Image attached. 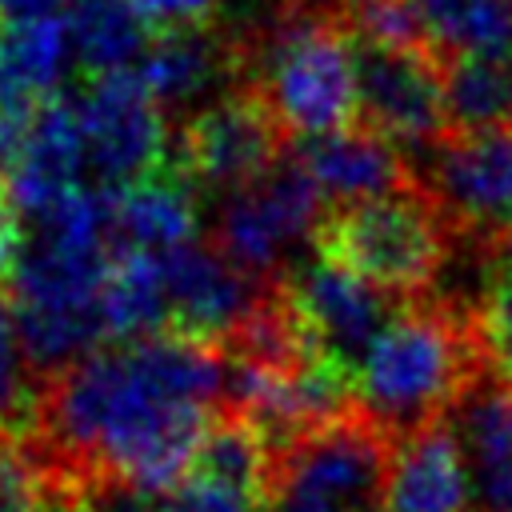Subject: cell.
I'll return each instance as SVG.
<instances>
[{"mask_svg": "<svg viewBox=\"0 0 512 512\" xmlns=\"http://www.w3.org/2000/svg\"><path fill=\"white\" fill-rule=\"evenodd\" d=\"M224 348L156 332L108 340L44 376L32 440L72 480L172 488L224 408Z\"/></svg>", "mask_w": 512, "mask_h": 512, "instance_id": "cell-1", "label": "cell"}, {"mask_svg": "<svg viewBox=\"0 0 512 512\" xmlns=\"http://www.w3.org/2000/svg\"><path fill=\"white\" fill-rule=\"evenodd\" d=\"M488 368L472 304L424 292L404 300L368 348L356 372V404L400 444L448 420Z\"/></svg>", "mask_w": 512, "mask_h": 512, "instance_id": "cell-2", "label": "cell"}, {"mask_svg": "<svg viewBox=\"0 0 512 512\" xmlns=\"http://www.w3.org/2000/svg\"><path fill=\"white\" fill-rule=\"evenodd\" d=\"M236 88H256L288 140L356 124L360 88L348 20L272 12L268 24L240 28Z\"/></svg>", "mask_w": 512, "mask_h": 512, "instance_id": "cell-3", "label": "cell"}, {"mask_svg": "<svg viewBox=\"0 0 512 512\" xmlns=\"http://www.w3.org/2000/svg\"><path fill=\"white\" fill-rule=\"evenodd\" d=\"M452 224L440 200L420 180L416 188L332 204L312 228V252L332 260L388 296L412 300L436 292V276L452 256Z\"/></svg>", "mask_w": 512, "mask_h": 512, "instance_id": "cell-4", "label": "cell"}, {"mask_svg": "<svg viewBox=\"0 0 512 512\" xmlns=\"http://www.w3.org/2000/svg\"><path fill=\"white\" fill-rule=\"evenodd\" d=\"M396 440L356 404L268 456L264 512H388Z\"/></svg>", "mask_w": 512, "mask_h": 512, "instance_id": "cell-5", "label": "cell"}, {"mask_svg": "<svg viewBox=\"0 0 512 512\" xmlns=\"http://www.w3.org/2000/svg\"><path fill=\"white\" fill-rule=\"evenodd\" d=\"M288 148V132L256 88H224L176 124L168 164L196 192L232 196L272 172Z\"/></svg>", "mask_w": 512, "mask_h": 512, "instance_id": "cell-6", "label": "cell"}, {"mask_svg": "<svg viewBox=\"0 0 512 512\" xmlns=\"http://www.w3.org/2000/svg\"><path fill=\"white\" fill-rule=\"evenodd\" d=\"M324 208L328 204L320 188L312 184L296 148H288L272 172L224 196L208 240L252 280L276 284L292 268V248L300 240H312V228Z\"/></svg>", "mask_w": 512, "mask_h": 512, "instance_id": "cell-7", "label": "cell"}, {"mask_svg": "<svg viewBox=\"0 0 512 512\" xmlns=\"http://www.w3.org/2000/svg\"><path fill=\"white\" fill-rule=\"evenodd\" d=\"M440 200L456 240L476 252L512 256V132L448 136L420 172Z\"/></svg>", "mask_w": 512, "mask_h": 512, "instance_id": "cell-8", "label": "cell"}, {"mask_svg": "<svg viewBox=\"0 0 512 512\" xmlns=\"http://www.w3.org/2000/svg\"><path fill=\"white\" fill-rule=\"evenodd\" d=\"M352 32V28H348ZM356 52V88L360 112L356 120L388 136L396 148H440L448 132L444 76L440 60L424 48H396L352 32Z\"/></svg>", "mask_w": 512, "mask_h": 512, "instance_id": "cell-9", "label": "cell"}, {"mask_svg": "<svg viewBox=\"0 0 512 512\" xmlns=\"http://www.w3.org/2000/svg\"><path fill=\"white\" fill-rule=\"evenodd\" d=\"M88 168L100 188H128L168 164V112L144 88L136 68L92 76L80 92Z\"/></svg>", "mask_w": 512, "mask_h": 512, "instance_id": "cell-10", "label": "cell"}, {"mask_svg": "<svg viewBox=\"0 0 512 512\" xmlns=\"http://www.w3.org/2000/svg\"><path fill=\"white\" fill-rule=\"evenodd\" d=\"M280 288L288 292L308 340L316 344L320 356L340 364L352 380L376 344V336L388 328L396 308L404 304L400 296H388L384 288L368 284L364 276L332 264V260H304L292 264L280 276Z\"/></svg>", "mask_w": 512, "mask_h": 512, "instance_id": "cell-11", "label": "cell"}, {"mask_svg": "<svg viewBox=\"0 0 512 512\" xmlns=\"http://www.w3.org/2000/svg\"><path fill=\"white\" fill-rule=\"evenodd\" d=\"M168 284V332L224 344V336L260 304L272 284L252 280L236 268L208 236H196L160 256Z\"/></svg>", "mask_w": 512, "mask_h": 512, "instance_id": "cell-12", "label": "cell"}, {"mask_svg": "<svg viewBox=\"0 0 512 512\" xmlns=\"http://www.w3.org/2000/svg\"><path fill=\"white\" fill-rule=\"evenodd\" d=\"M136 76L168 116L188 112L216 84H240V28H228L220 16L156 28L136 64Z\"/></svg>", "mask_w": 512, "mask_h": 512, "instance_id": "cell-13", "label": "cell"}, {"mask_svg": "<svg viewBox=\"0 0 512 512\" xmlns=\"http://www.w3.org/2000/svg\"><path fill=\"white\" fill-rule=\"evenodd\" d=\"M88 168L84 152V124H80V96L56 92L24 128V140L4 172V188L20 216L36 220L44 208H52L64 192L80 184V172Z\"/></svg>", "mask_w": 512, "mask_h": 512, "instance_id": "cell-14", "label": "cell"}, {"mask_svg": "<svg viewBox=\"0 0 512 512\" xmlns=\"http://www.w3.org/2000/svg\"><path fill=\"white\" fill-rule=\"evenodd\" d=\"M292 148L328 208L404 192L420 184V172L404 160V148H396L388 136H380L376 128L360 120L336 132H324V136H308Z\"/></svg>", "mask_w": 512, "mask_h": 512, "instance_id": "cell-15", "label": "cell"}, {"mask_svg": "<svg viewBox=\"0 0 512 512\" xmlns=\"http://www.w3.org/2000/svg\"><path fill=\"white\" fill-rule=\"evenodd\" d=\"M472 512H512V380L488 368L452 408Z\"/></svg>", "mask_w": 512, "mask_h": 512, "instance_id": "cell-16", "label": "cell"}, {"mask_svg": "<svg viewBox=\"0 0 512 512\" xmlns=\"http://www.w3.org/2000/svg\"><path fill=\"white\" fill-rule=\"evenodd\" d=\"M388 512H472V488L452 420H436L396 444Z\"/></svg>", "mask_w": 512, "mask_h": 512, "instance_id": "cell-17", "label": "cell"}, {"mask_svg": "<svg viewBox=\"0 0 512 512\" xmlns=\"http://www.w3.org/2000/svg\"><path fill=\"white\" fill-rule=\"evenodd\" d=\"M112 244L116 252H152L164 256L188 240H196V188L172 168H156L152 176L112 188Z\"/></svg>", "mask_w": 512, "mask_h": 512, "instance_id": "cell-18", "label": "cell"}, {"mask_svg": "<svg viewBox=\"0 0 512 512\" xmlns=\"http://www.w3.org/2000/svg\"><path fill=\"white\" fill-rule=\"evenodd\" d=\"M68 52V24L56 16L0 24V108L28 124L60 92Z\"/></svg>", "mask_w": 512, "mask_h": 512, "instance_id": "cell-19", "label": "cell"}, {"mask_svg": "<svg viewBox=\"0 0 512 512\" xmlns=\"http://www.w3.org/2000/svg\"><path fill=\"white\" fill-rule=\"evenodd\" d=\"M64 24L88 80L136 68L156 32L136 0H68Z\"/></svg>", "mask_w": 512, "mask_h": 512, "instance_id": "cell-20", "label": "cell"}, {"mask_svg": "<svg viewBox=\"0 0 512 512\" xmlns=\"http://www.w3.org/2000/svg\"><path fill=\"white\" fill-rule=\"evenodd\" d=\"M448 132H512V52L452 56L440 64Z\"/></svg>", "mask_w": 512, "mask_h": 512, "instance_id": "cell-21", "label": "cell"}, {"mask_svg": "<svg viewBox=\"0 0 512 512\" xmlns=\"http://www.w3.org/2000/svg\"><path fill=\"white\" fill-rule=\"evenodd\" d=\"M104 328L108 340H140L168 332L164 264L152 252H116L104 276Z\"/></svg>", "mask_w": 512, "mask_h": 512, "instance_id": "cell-22", "label": "cell"}, {"mask_svg": "<svg viewBox=\"0 0 512 512\" xmlns=\"http://www.w3.org/2000/svg\"><path fill=\"white\" fill-rule=\"evenodd\" d=\"M432 56L512 52V0H412Z\"/></svg>", "mask_w": 512, "mask_h": 512, "instance_id": "cell-23", "label": "cell"}, {"mask_svg": "<svg viewBox=\"0 0 512 512\" xmlns=\"http://www.w3.org/2000/svg\"><path fill=\"white\" fill-rule=\"evenodd\" d=\"M40 388H44V380L24 352L12 296L0 292V436L32 432L36 408H40Z\"/></svg>", "mask_w": 512, "mask_h": 512, "instance_id": "cell-24", "label": "cell"}, {"mask_svg": "<svg viewBox=\"0 0 512 512\" xmlns=\"http://www.w3.org/2000/svg\"><path fill=\"white\" fill-rule=\"evenodd\" d=\"M480 344L488 364L512 380V256H492L484 268L480 296L472 300Z\"/></svg>", "mask_w": 512, "mask_h": 512, "instance_id": "cell-25", "label": "cell"}, {"mask_svg": "<svg viewBox=\"0 0 512 512\" xmlns=\"http://www.w3.org/2000/svg\"><path fill=\"white\" fill-rule=\"evenodd\" d=\"M168 492H172L176 512H264V504L252 492L200 476V472H184Z\"/></svg>", "mask_w": 512, "mask_h": 512, "instance_id": "cell-26", "label": "cell"}, {"mask_svg": "<svg viewBox=\"0 0 512 512\" xmlns=\"http://www.w3.org/2000/svg\"><path fill=\"white\" fill-rule=\"evenodd\" d=\"M24 256V236H20V208L12 204L4 180H0V292L12 288V276Z\"/></svg>", "mask_w": 512, "mask_h": 512, "instance_id": "cell-27", "label": "cell"}, {"mask_svg": "<svg viewBox=\"0 0 512 512\" xmlns=\"http://www.w3.org/2000/svg\"><path fill=\"white\" fill-rule=\"evenodd\" d=\"M136 4H140L144 16L152 20V28L216 20V0H136Z\"/></svg>", "mask_w": 512, "mask_h": 512, "instance_id": "cell-28", "label": "cell"}, {"mask_svg": "<svg viewBox=\"0 0 512 512\" xmlns=\"http://www.w3.org/2000/svg\"><path fill=\"white\" fill-rule=\"evenodd\" d=\"M68 8V0H0V24H24V20H44Z\"/></svg>", "mask_w": 512, "mask_h": 512, "instance_id": "cell-29", "label": "cell"}, {"mask_svg": "<svg viewBox=\"0 0 512 512\" xmlns=\"http://www.w3.org/2000/svg\"><path fill=\"white\" fill-rule=\"evenodd\" d=\"M24 128H28V124H20L16 116H8V112L0 108V180H4V172H8L12 156H16L20 140H24Z\"/></svg>", "mask_w": 512, "mask_h": 512, "instance_id": "cell-30", "label": "cell"}, {"mask_svg": "<svg viewBox=\"0 0 512 512\" xmlns=\"http://www.w3.org/2000/svg\"><path fill=\"white\" fill-rule=\"evenodd\" d=\"M364 4H372V0H328V8H332L340 20H348V16H352V12H360Z\"/></svg>", "mask_w": 512, "mask_h": 512, "instance_id": "cell-31", "label": "cell"}]
</instances>
